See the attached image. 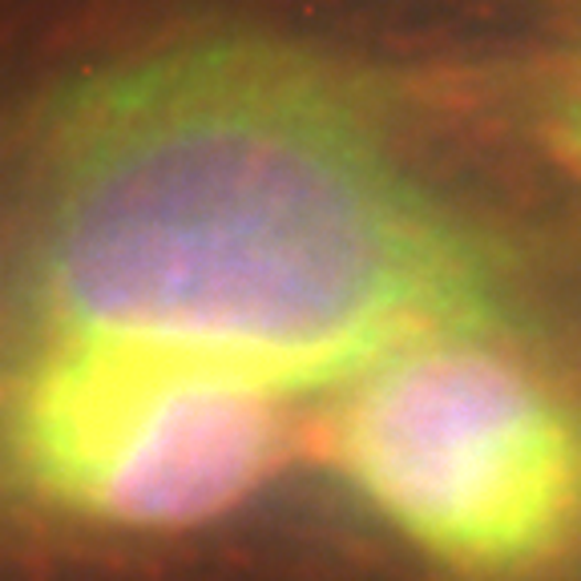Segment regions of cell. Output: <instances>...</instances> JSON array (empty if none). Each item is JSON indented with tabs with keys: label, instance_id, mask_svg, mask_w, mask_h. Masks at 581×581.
<instances>
[{
	"label": "cell",
	"instance_id": "1",
	"mask_svg": "<svg viewBox=\"0 0 581 581\" xmlns=\"http://www.w3.org/2000/svg\"><path fill=\"white\" fill-rule=\"evenodd\" d=\"M33 291L53 335L194 356L279 391L505 315L481 238L420 186L368 101L259 41L162 49L65 101Z\"/></svg>",
	"mask_w": 581,
	"mask_h": 581
},
{
	"label": "cell",
	"instance_id": "2",
	"mask_svg": "<svg viewBox=\"0 0 581 581\" xmlns=\"http://www.w3.org/2000/svg\"><path fill=\"white\" fill-rule=\"evenodd\" d=\"M323 452L364 509L456 578L581 573V384L509 315L352 376Z\"/></svg>",
	"mask_w": 581,
	"mask_h": 581
},
{
	"label": "cell",
	"instance_id": "3",
	"mask_svg": "<svg viewBox=\"0 0 581 581\" xmlns=\"http://www.w3.org/2000/svg\"><path fill=\"white\" fill-rule=\"evenodd\" d=\"M287 391L158 347L53 335L9 400L4 444L49 505L118 529L226 517L283 464Z\"/></svg>",
	"mask_w": 581,
	"mask_h": 581
},
{
	"label": "cell",
	"instance_id": "4",
	"mask_svg": "<svg viewBox=\"0 0 581 581\" xmlns=\"http://www.w3.org/2000/svg\"><path fill=\"white\" fill-rule=\"evenodd\" d=\"M558 133H561V146L570 162L581 170V61L573 65L570 82L561 89V101H558Z\"/></svg>",
	"mask_w": 581,
	"mask_h": 581
}]
</instances>
